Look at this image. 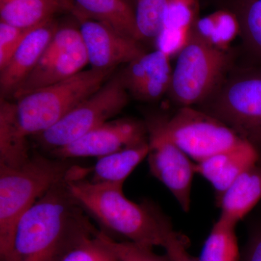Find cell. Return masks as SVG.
I'll list each match as a JSON object with an SVG mask.
<instances>
[{
  "label": "cell",
  "mask_w": 261,
  "mask_h": 261,
  "mask_svg": "<svg viewBox=\"0 0 261 261\" xmlns=\"http://www.w3.org/2000/svg\"><path fill=\"white\" fill-rule=\"evenodd\" d=\"M68 180L51 187L20 218L5 261H61L97 234L99 230L70 193Z\"/></svg>",
  "instance_id": "6da1fadb"
},
{
  "label": "cell",
  "mask_w": 261,
  "mask_h": 261,
  "mask_svg": "<svg viewBox=\"0 0 261 261\" xmlns=\"http://www.w3.org/2000/svg\"><path fill=\"white\" fill-rule=\"evenodd\" d=\"M67 185L87 214L108 231L132 243L163 247L171 223L152 206L128 200L122 185L96 183L85 177L70 178Z\"/></svg>",
  "instance_id": "7a4b0ae2"
},
{
  "label": "cell",
  "mask_w": 261,
  "mask_h": 261,
  "mask_svg": "<svg viewBox=\"0 0 261 261\" xmlns=\"http://www.w3.org/2000/svg\"><path fill=\"white\" fill-rule=\"evenodd\" d=\"M72 160L39 153L20 166L0 165V260L9 255L15 226L23 215L57 184L78 174Z\"/></svg>",
  "instance_id": "3957f363"
},
{
  "label": "cell",
  "mask_w": 261,
  "mask_h": 261,
  "mask_svg": "<svg viewBox=\"0 0 261 261\" xmlns=\"http://www.w3.org/2000/svg\"><path fill=\"white\" fill-rule=\"evenodd\" d=\"M113 70H83L68 80L17 99L15 112L20 129L28 137L50 128L100 89Z\"/></svg>",
  "instance_id": "277c9868"
},
{
  "label": "cell",
  "mask_w": 261,
  "mask_h": 261,
  "mask_svg": "<svg viewBox=\"0 0 261 261\" xmlns=\"http://www.w3.org/2000/svg\"><path fill=\"white\" fill-rule=\"evenodd\" d=\"M230 64L228 50L211 45L192 32L173 69L168 91L171 99L181 108L205 102L224 83Z\"/></svg>",
  "instance_id": "5b68a950"
},
{
  "label": "cell",
  "mask_w": 261,
  "mask_h": 261,
  "mask_svg": "<svg viewBox=\"0 0 261 261\" xmlns=\"http://www.w3.org/2000/svg\"><path fill=\"white\" fill-rule=\"evenodd\" d=\"M146 126L197 163L247 142L216 117L192 107L181 108L166 119L151 120Z\"/></svg>",
  "instance_id": "8992f818"
},
{
  "label": "cell",
  "mask_w": 261,
  "mask_h": 261,
  "mask_svg": "<svg viewBox=\"0 0 261 261\" xmlns=\"http://www.w3.org/2000/svg\"><path fill=\"white\" fill-rule=\"evenodd\" d=\"M128 102V92L119 73L110 78L56 124L34 137L43 149L53 152L63 148L109 121Z\"/></svg>",
  "instance_id": "52a82bcc"
},
{
  "label": "cell",
  "mask_w": 261,
  "mask_h": 261,
  "mask_svg": "<svg viewBox=\"0 0 261 261\" xmlns=\"http://www.w3.org/2000/svg\"><path fill=\"white\" fill-rule=\"evenodd\" d=\"M207 100L205 112L232 128L261 151V69L224 82Z\"/></svg>",
  "instance_id": "ba28073f"
},
{
  "label": "cell",
  "mask_w": 261,
  "mask_h": 261,
  "mask_svg": "<svg viewBox=\"0 0 261 261\" xmlns=\"http://www.w3.org/2000/svg\"><path fill=\"white\" fill-rule=\"evenodd\" d=\"M149 171L163 184L177 200L182 210L188 212L191 205L192 179L195 163L178 146L147 128Z\"/></svg>",
  "instance_id": "9c48e42d"
},
{
  "label": "cell",
  "mask_w": 261,
  "mask_h": 261,
  "mask_svg": "<svg viewBox=\"0 0 261 261\" xmlns=\"http://www.w3.org/2000/svg\"><path fill=\"white\" fill-rule=\"evenodd\" d=\"M147 126L132 118L109 121L63 148L53 151L55 158L102 157L148 141Z\"/></svg>",
  "instance_id": "30bf717a"
},
{
  "label": "cell",
  "mask_w": 261,
  "mask_h": 261,
  "mask_svg": "<svg viewBox=\"0 0 261 261\" xmlns=\"http://www.w3.org/2000/svg\"><path fill=\"white\" fill-rule=\"evenodd\" d=\"M82 42L91 68L113 70L117 65L128 64L145 51L140 41L122 34L99 20L77 16Z\"/></svg>",
  "instance_id": "8fae6325"
},
{
  "label": "cell",
  "mask_w": 261,
  "mask_h": 261,
  "mask_svg": "<svg viewBox=\"0 0 261 261\" xmlns=\"http://www.w3.org/2000/svg\"><path fill=\"white\" fill-rule=\"evenodd\" d=\"M171 58L162 51L143 53L120 73L128 93L142 101H154L168 92L172 78Z\"/></svg>",
  "instance_id": "7c38bea8"
},
{
  "label": "cell",
  "mask_w": 261,
  "mask_h": 261,
  "mask_svg": "<svg viewBox=\"0 0 261 261\" xmlns=\"http://www.w3.org/2000/svg\"><path fill=\"white\" fill-rule=\"evenodd\" d=\"M58 28L51 18L27 33L8 64L0 70L1 97H13L19 85L40 61Z\"/></svg>",
  "instance_id": "4fadbf2b"
},
{
  "label": "cell",
  "mask_w": 261,
  "mask_h": 261,
  "mask_svg": "<svg viewBox=\"0 0 261 261\" xmlns=\"http://www.w3.org/2000/svg\"><path fill=\"white\" fill-rule=\"evenodd\" d=\"M87 51L81 42L49 59L40 61L19 85L13 97L18 99L53 84L68 80L88 64Z\"/></svg>",
  "instance_id": "5bb4252c"
},
{
  "label": "cell",
  "mask_w": 261,
  "mask_h": 261,
  "mask_svg": "<svg viewBox=\"0 0 261 261\" xmlns=\"http://www.w3.org/2000/svg\"><path fill=\"white\" fill-rule=\"evenodd\" d=\"M259 153L252 144L245 142L196 163L195 171L210 182L219 198L242 173L256 166Z\"/></svg>",
  "instance_id": "9a60e30c"
},
{
  "label": "cell",
  "mask_w": 261,
  "mask_h": 261,
  "mask_svg": "<svg viewBox=\"0 0 261 261\" xmlns=\"http://www.w3.org/2000/svg\"><path fill=\"white\" fill-rule=\"evenodd\" d=\"M73 16H84L109 25L122 34L140 41L135 8L128 0H71Z\"/></svg>",
  "instance_id": "2e32d148"
},
{
  "label": "cell",
  "mask_w": 261,
  "mask_h": 261,
  "mask_svg": "<svg viewBox=\"0 0 261 261\" xmlns=\"http://www.w3.org/2000/svg\"><path fill=\"white\" fill-rule=\"evenodd\" d=\"M261 200V168L242 173L218 198L221 216L238 223Z\"/></svg>",
  "instance_id": "e0dca14e"
},
{
  "label": "cell",
  "mask_w": 261,
  "mask_h": 261,
  "mask_svg": "<svg viewBox=\"0 0 261 261\" xmlns=\"http://www.w3.org/2000/svg\"><path fill=\"white\" fill-rule=\"evenodd\" d=\"M64 10L71 13L62 0H0L1 21L21 29L35 28Z\"/></svg>",
  "instance_id": "ac0fdd59"
},
{
  "label": "cell",
  "mask_w": 261,
  "mask_h": 261,
  "mask_svg": "<svg viewBox=\"0 0 261 261\" xmlns=\"http://www.w3.org/2000/svg\"><path fill=\"white\" fill-rule=\"evenodd\" d=\"M149 152L148 140L140 145L126 147L99 158L92 168L91 181L123 186L130 173L147 158Z\"/></svg>",
  "instance_id": "d6986e66"
},
{
  "label": "cell",
  "mask_w": 261,
  "mask_h": 261,
  "mask_svg": "<svg viewBox=\"0 0 261 261\" xmlns=\"http://www.w3.org/2000/svg\"><path fill=\"white\" fill-rule=\"evenodd\" d=\"M27 137L19 126L15 103L0 99V165L14 166L23 164L30 158Z\"/></svg>",
  "instance_id": "ffe728a7"
},
{
  "label": "cell",
  "mask_w": 261,
  "mask_h": 261,
  "mask_svg": "<svg viewBox=\"0 0 261 261\" xmlns=\"http://www.w3.org/2000/svg\"><path fill=\"white\" fill-rule=\"evenodd\" d=\"M238 223L223 216L215 223L199 257L200 261H239Z\"/></svg>",
  "instance_id": "44dd1931"
},
{
  "label": "cell",
  "mask_w": 261,
  "mask_h": 261,
  "mask_svg": "<svg viewBox=\"0 0 261 261\" xmlns=\"http://www.w3.org/2000/svg\"><path fill=\"white\" fill-rule=\"evenodd\" d=\"M168 2L169 0H136V24L140 40H154L162 27Z\"/></svg>",
  "instance_id": "7402d4cb"
},
{
  "label": "cell",
  "mask_w": 261,
  "mask_h": 261,
  "mask_svg": "<svg viewBox=\"0 0 261 261\" xmlns=\"http://www.w3.org/2000/svg\"><path fill=\"white\" fill-rule=\"evenodd\" d=\"M238 16L247 47L261 59V0H242Z\"/></svg>",
  "instance_id": "603a6c76"
},
{
  "label": "cell",
  "mask_w": 261,
  "mask_h": 261,
  "mask_svg": "<svg viewBox=\"0 0 261 261\" xmlns=\"http://www.w3.org/2000/svg\"><path fill=\"white\" fill-rule=\"evenodd\" d=\"M198 0H169L161 29L193 30L198 19Z\"/></svg>",
  "instance_id": "cb8c5ba5"
},
{
  "label": "cell",
  "mask_w": 261,
  "mask_h": 261,
  "mask_svg": "<svg viewBox=\"0 0 261 261\" xmlns=\"http://www.w3.org/2000/svg\"><path fill=\"white\" fill-rule=\"evenodd\" d=\"M98 236L116 254L119 261H170L167 255L154 253L152 247L129 241L118 242L102 231L98 232Z\"/></svg>",
  "instance_id": "d4e9b609"
},
{
  "label": "cell",
  "mask_w": 261,
  "mask_h": 261,
  "mask_svg": "<svg viewBox=\"0 0 261 261\" xmlns=\"http://www.w3.org/2000/svg\"><path fill=\"white\" fill-rule=\"evenodd\" d=\"M98 231V232H99ZM61 261H119L116 254L98 236L92 237L75 246Z\"/></svg>",
  "instance_id": "484cf974"
},
{
  "label": "cell",
  "mask_w": 261,
  "mask_h": 261,
  "mask_svg": "<svg viewBox=\"0 0 261 261\" xmlns=\"http://www.w3.org/2000/svg\"><path fill=\"white\" fill-rule=\"evenodd\" d=\"M213 14L215 31L211 44L222 50H228L231 42L241 34L238 15L228 10H218Z\"/></svg>",
  "instance_id": "4316f807"
},
{
  "label": "cell",
  "mask_w": 261,
  "mask_h": 261,
  "mask_svg": "<svg viewBox=\"0 0 261 261\" xmlns=\"http://www.w3.org/2000/svg\"><path fill=\"white\" fill-rule=\"evenodd\" d=\"M192 30L163 28L155 41L156 49L162 51L170 58L177 57L190 42Z\"/></svg>",
  "instance_id": "83f0119b"
},
{
  "label": "cell",
  "mask_w": 261,
  "mask_h": 261,
  "mask_svg": "<svg viewBox=\"0 0 261 261\" xmlns=\"http://www.w3.org/2000/svg\"><path fill=\"white\" fill-rule=\"evenodd\" d=\"M82 41L80 28H75L71 25L58 27L40 61L49 59L58 56L73 47Z\"/></svg>",
  "instance_id": "f1b7e54d"
},
{
  "label": "cell",
  "mask_w": 261,
  "mask_h": 261,
  "mask_svg": "<svg viewBox=\"0 0 261 261\" xmlns=\"http://www.w3.org/2000/svg\"><path fill=\"white\" fill-rule=\"evenodd\" d=\"M31 29H19L5 22H0V70L8 64L19 44Z\"/></svg>",
  "instance_id": "f546056e"
},
{
  "label": "cell",
  "mask_w": 261,
  "mask_h": 261,
  "mask_svg": "<svg viewBox=\"0 0 261 261\" xmlns=\"http://www.w3.org/2000/svg\"><path fill=\"white\" fill-rule=\"evenodd\" d=\"M186 239L170 226L165 233L163 247L166 250V255L170 261H200L187 251Z\"/></svg>",
  "instance_id": "4dcf8cb0"
},
{
  "label": "cell",
  "mask_w": 261,
  "mask_h": 261,
  "mask_svg": "<svg viewBox=\"0 0 261 261\" xmlns=\"http://www.w3.org/2000/svg\"><path fill=\"white\" fill-rule=\"evenodd\" d=\"M243 261H261V227L257 228L249 239Z\"/></svg>",
  "instance_id": "1f68e13d"
},
{
  "label": "cell",
  "mask_w": 261,
  "mask_h": 261,
  "mask_svg": "<svg viewBox=\"0 0 261 261\" xmlns=\"http://www.w3.org/2000/svg\"><path fill=\"white\" fill-rule=\"evenodd\" d=\"M62 1L64 2L67 5H69L70 8H71V13H73V10H74V6H73L71 0H62Z\"/></svg>",
  "instance_id": "d6a6232c"
}]
</instances>
